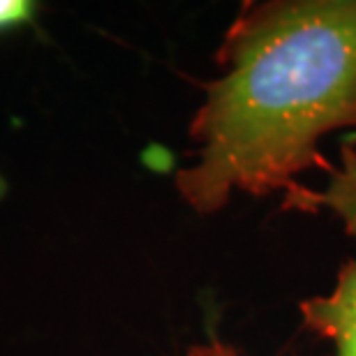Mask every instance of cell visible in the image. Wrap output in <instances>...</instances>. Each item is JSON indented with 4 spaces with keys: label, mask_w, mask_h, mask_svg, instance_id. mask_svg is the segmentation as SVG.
<instances>
[{
    "label": "cell",
    "mask_w": 356,
    "mask_h": 356,
    "mask_svg": "<svg viewBox=\"0 0 356 356\" xmlns=\"http://www.w3.org/2000/svg\"><path fill=\"white\" fill-rule=\"evenodd\" d=\"M218 60L225 72L190 123L195 165L176 174L181 197L202 216L234 192L315 209L296 176L331 169L319 139L356 125V0L248 3Z\"/></svg>",
    "instance_id": "1"
},
{
    "label": "cell",
    "mask_w": 356,
    "mask_h": 356,
    "mask_svg": "<svg viewBox=\"0 0 356 356\" xmlns=\"http://www.w3.org/2000/svg\"><path fill=\"white\" fill-rule=\"evenodd\" d=\"M324 204L345 220L347 232L356 238V197L326 188L315 192V206ZM303 326L336 345V356H356V257L340 268L338 282L329 296L308 298L298 305Z\"/></svg>",
    "instance_id": "2"
},
{
    "label": "cell",
    "mask_w": 356,
    "mask_h": 356,
    "mask_svg": "<svg viewBox=\"0 0 356 356\" xmlns=\"http://www.w3.org/2000/svg\"><path fill=\"white\" fill-rule=\"evenodd\" d=\"M33 14V5L24 0H0V28L17 26Z\"/></svg>",
    "instance_id": "3"
},
{
    "label": "cell",
    "mask_w": 356,
    "mask_h": 356,
    "mask_svg": "<svg viewBox=\"0 0 356 356\" xmlns=\"http://www.w3.org/2000/svg\"><path fill=\"white\" fill-rule=\"evenodd\" d=\"M331 185L356 197V151H352L350 146L345 148V167L333 174Z\"/></svg>",
    "instance_id": "4"
},
{
    "label": "cell",
    "mask_w": 356,
    "mask_h": 356,
    "mask_svg": "<svg viewBox=\"0 0 356 356\" xmlns=\"http://www.w3.org/2000/svg\"><path fill=\"white\" fill-rule=\"evenodd\" d=\"M185 356H241V354L234 350V347L225 345V343H218V340H213V343H204V345L190 347Z\"/></svg>",
    "instance_id": "5"
}]
</instances>
